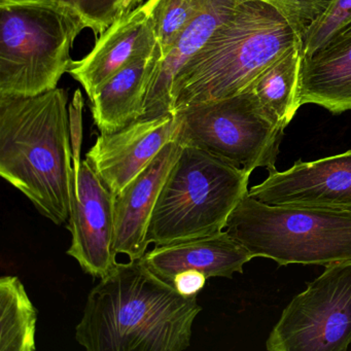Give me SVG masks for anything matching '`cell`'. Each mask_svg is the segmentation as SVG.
Listing matches in <instances>:
<instances>
[{"label": "cell", "instance_id": "18", "mask_svg": "<svg viewBox=\"0 0 351 351\" xmlns=\"http://www.w3.org/2000/svg\"><path fill=\"white\" fill-rule=\"evenodd\" d=\"M304 57L303 40H298L246 89L254 93L267 112L285 129L301 108L299 87Z\"/></svg>", "mask_w": 351, "mask_h": 351}, {"label": "cell", "instance_id": "14", "mask_svg": "<svg viewBox=\"0 0 351 351\" xmlns=\"http://www.w3.org/2000/svg\"><path fill=\"white\" fill-rule=\"evenodd\" d=\"M254 256L226 231L167 245L156 246L141 258L143 264L171 285L178 273L198 271L207 278H232L243 273V266Z\"/></svg>", "mask_w": 351, "mask_h": 351}, {"label": "cell", "instance_id": "6", "mask_svg": "<svg viewBox=\"0 0 351 351\" xmlns=\"http://www.w3.org/2000/svg\"><path fill=\"white\" fill-rule=\"evenodd\" d=\"M225 229L254 258L278 266L351 262V211L274 206L247 193Z\"/></svg>", "mask_w": 351, "mask_h": 351}, {"label": "cell", "instance_id": "27", "mask_svg": "<svg viewBox=\"0 0 351 351\" xmlns=\"http://www.w3.org/2000/svg\"><path fill=\"white\" fill-rule=\"evenodd\" d=\"M238 5H242L244 3H248V1H254V0H235ZM260 1H264V3H269V0H260Z\"/></svg>", "mask_w": 351, "mask_h": 351}, {"label": "cell", "instance_id": "8", "mask_svg": "<svg viewBox=\"0 0 351 351\" xmlns=\"http://www.w3.org/2000/svg\"><path fill=\"white\" fill-rule=\"evenodd\" d=\"M351 344V262L326 267L285 308L269 351H346Z\"/></svg>", "mask_w": 351, "mask_h": 351}, {"label": "cell", "instance_id": "20", "mask_svg": "<svg viewBox=\"0 0 351 351\" xmlns=\"http://www.w3.org/2000/svg\"><path fill=\"white\" fill-rule=\"evenodd\" d=\"M351 25V0H330L326 11L308 27L303 38L305 57L311 56Z\"/></svg>", "mask_w": 351, "mask_h": 351}, {"label": "cell", "instance_id": "7", "mask_svg": "<svg viewBox=\"0 0 351 351\" xmlns=\"http://www.w3.org/2000/svg\"><path fill=\"white\" fill-rule=\"evenodd\" d=\"M176 112L180 118L176 141L182 147L202 149L250 173L258 167L275 169L285 128L250 90Z\"/></svg>", "mask_w": 351, "mask_h": 351}, {"label": "cell", "instance_id": "26", "mask_svg": "<svg viewBox=\"0 0 351 351\" xmlns=\"http://www.w3.org/2000/svg\"><path fill=\"white\" fill-rule=\"evenodd\" d=\"M26 1H32V0H0V7L12 5V3H26Z\"/></svg>", "mask_w": 351, "mask_h": 351}, {"label": "cell", "instance_id": "24", "mask_svg": "<svg viewBox=\"0 0 351 351\" xmlns=\"http://www.w3.org/2000/svg\"><path fill=\"white\" fill-rule=\"evenodd\" d=\"M207 279L203 273L198 271H184L174 277L171 285L182 295L191 297L198 295L199 291L205 287Z\"/></svg>", "mask_w": 351, "mask_h": 351}, {"label": "cell", "instance_id": "2", "mask_svg": "<svg viewBox=\"0 0 351 351\" xmlns=\"http://www.w3.org/2000/svg\"><path fill=\"white\" fill-rule=\"evenodd\" d=\"M71 159L64 89L29 97L0 96V176L55 225L69 221Z\"/></svg>", "mask_w": 351, "mask_h": 351}, {"label": "cell", "instance_id": "11", "mask_svg": "<svg viewBox=\"0 0 351 351\" xmlns=\"http://www.w3.org/2000/svg\"><path fill=\"white\" fill-rule=\"evenodd\" d=\"M180 127L178 112L139 119L116 132L100 133L86 160L117 196L168 143L176 141Z\"/></svg>", "mask_w": 351, "mask_h": 351}, {"label": "cell", "instance_id": "19", "mask_svg": "<svg viewBox=\"0 0 351 351\" xmlns=\"http://www.w3.org/2000/svg\"><path fill=\"white\" fill-rule=\"evenodd\" d=\"M38 310L18 277L0 279V351H34Z\"/></svg>", "mask_w": 351, "mask_h": 351}, {"label": "cell", "instance_id": "16", "mask_svg": "<svg viewBox=\"0 0 351 351\" xmlns=\"http://www.w3.org/2000/svg\"><path fill=\"white\" fill-rule=\"evenodd\" d=\"M163 61L158 48L121 69L91 101L92 116L100 133L121 130L145 114V98Z\"/></svg>", "mask_w": 351, "mask_h": 351}, {"label": "cell", "instance_id": "10", "mask_svg": "<svg viewBox=\"0 0 351 351\" xmlns=\"http://www.w3.org/2000/svg\"><path fill=\"white\" fill-rule=\"evenodd\" d=\"M67 229L73 239L66 254L88 274L100 278L108 275L117 264L112 250L114 196L87 160L82 161L77 173L73 170Z\"/></svg>", "mask_w": 351, "mask_h": 351}, {"label": "cell", "instance_id": "17", "mask_svg": "<svg viewBox=\"0 0 351 351\" xmlns=\"http://www.w3.org/2000/svg\"><path fill=\"white\" fill-rule=\"evenodd\" d=\"M238 5L233 0H211L193 20L171 52L158 67L145 98L143 118L173 112L171 89L176 75Z\"/></svg>", "mask_w": 351, "mask_h": 351}, {"label": "cell", "instance_id": "12", "mask_svg": "<svg viewBox=\"0 0 351 351\" xmlns=\"http://www.w3.org/2000/svg\"><path fill=\"white\" fill-rule=\"evenodd\" d=\"M160 0H147L100 34L89 54L73 61L69 73L81 84L90 102L129 63L159 48L154 13Z\"/></svg>", "mask_w": 351, "mask_h": 351}, {"label": "cell", "instance_id": "4", "mask_svg": "<svg viewBox=\"0 0 351 351\" xmlns=\"http://www.w3.org/2000/svg\"><path fill=\"white\" fill-rule=\"evenodd\" d=\"M88 28L57 0L0 7V96L40 95L58 87L73 61V43Z\"/></svg>", "mask_w": 351, "mask_h": 351}, {"label": "cell", "instance_id": "15", "mask_svg": "<svg viewBox=\"0 0 351 351\" xmlns=\"http://www.w3.org/2000/svg\"><path fill=\"white\" fill-rule=\"evenodd\" d=\"M300 106L314 104L332 114L351 110V25L324 48L304 57Z\"/></svg>", "mask_w": 351, "mask_h": 351}, {"label": "cell", "instance_id": "25", "mask_svg": "<svg viewBox=\"0 0 351 351\" xmlns=\"http://www.w3.org/2000/svg\"><path fill=\"white\" fill-rule=\"evenodd\" d=\"M301 12L302 20L307 32L308 27L326 11L330 0H295Z\"/></svg>", "mask_w": 351, "mask_h": 351}, {"label": "cell", "instance_id": "21", "mask_svg": "<svg viewBox=\"0 0 351 351\" xmlns=\"http://www.w3.org/2000/svg\"><path fill=\"white\" fill-rule=\"evenodd\" d=\"M75 10L95 34L106 32L147 0H57Z\"/></svg>", "mask_w": 351, "mask_h": 351}, {"label": "cell", "instance_id": "1", "mask_svg": "<svg viewBox=\"0 0 351 351\" xmlns=\"http://www.w3.org/2000/svg\"><path fill=\"white\" fill-rule=\"evenodd\" d=\"M141 260L117 263L91 289L75 340L88 351H182L200 313Z\"/></svg>", "mask_w": 351, "mask_h": 351}, {"label": "cell", "instance_id": "23", "mask_svg": "<svg viewBox=\"0 0 351 351\" xmlns=\"http://www.w3.org/2000/svg\"><path fill=\"white\" fill-rule=\"evenodd\" d=\"M269 5H272L283 19L293 28L299 38L303 40L306 34V27L302 20L301 12L295 0H269Z\"/></svg>", "mask_w": 351, "mask_h": 351}, {"label": "cell", "instance_id": "13", "mask_svg": "<svg viewBox=\"0 0 351 351\" xmlns=\"http://www.w3.org/2000/svg\"><path fill=\"white\" fill-rule=\"evenodd\" d=\"M178 141L168 143L153 161L114 196V232L112 250L129 260H141L147 254V228L160 191L182 153Z\"/></svg>", "mask_w": 351, "mask_h": 351}, {"label": "cell", "instance_id": "22", "mask_svg": "<svg viewBox=\"0 0 351 351\" xmlns=\"http://www.w3.org/2000/svg\"><path fill=\"white\" fill-rule=\"evenodd\" d=\"M84 101L81 93L77 91L73 106L69 108L71 112V149H73V172H79L81 166V149L83 141V122H82V112H83Z\"/></svg>", "mask_w": 351, "mask_h": 351}, {"label": "cell", "instance_id": "5", "mask_svg": "<svg viewBox=\"0 0 351 351\" xmlns=\"http://www.w3.org/2000/svg\"><path fill=\"white\" fill-rule=\"evenodd\" d=\"M250 174L202 149L182 147L154 207L149 244L167 245L221 233L247 194Z\"/></svg>", "mask_w": 351, "mask_h": 351}, {"label": "cell", "instance_id": "3", "mask_svg": "<svg viewBox=\"0 0 351 351\" xmlns=\"http://www.w3.org/2000/svg\"><path fill=\"white\" fill-rule=\"evenodd\" d=\"M298 40L302 38L269 3L254 0L238 5L176 75L173 112L242 93Z\"/></svg>", "mask_w": 351, "mask_h": 351}, {"label": "cell", "instance_id": "9", "mask_svg": "<svg viewBox=\"0 0 351 351\" xmlns=\"http://www.w3.org/2000/svg\"><path fill=\"white\" fill-rule=\"evenodd\" d=\"M248 194L274 206L351 211V149L316 161L298 160L285 171L270 170Z\"/></svg>", "mask_w": 351, "mask_h": 351}]
</instances>
